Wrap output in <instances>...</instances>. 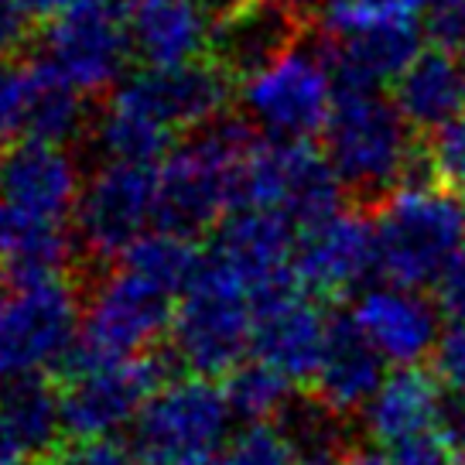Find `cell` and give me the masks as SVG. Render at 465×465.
Wrapping results in <instances>:
<instances>
[{
  "label": "cell",
  "instance_id": "cell-21",
  "mask_svg": "<svg viewBox=\"0 0 465 465\" xmlns=\"http://www.w3.org/2000/svg\"><path fill=\"white\" fill-rule=\"evenodd\" d=\"M383 363L387 360L360 332L352 315H339L332 319L329 346L319 363V373L312 380V404H319L335 421L363 414L387 380Z\"/></svg>",
  "mask_w": 465,
  "mask_h": 465
},
{
  "label": "cell",
  "instance_id": "cell-15",
  "mask_svg": "<svg viewBox=\"0 0 465 465\" xmlns=\"http://www.w3.org/2000/svg\"><path fill=\"white\" fill-rule=\"evenodd\" d=\"M332 335V319L322 312V305L308 291L284 284L271 291L257 305L253 322V360L271 366L288 383H308L319 373V363Z\"/></svg>",
  "mask_w": 465,
  "mask_h": 465
},
{
  "label": "cell",
  "instance_id": "cell-10",
  "mask_svg": "<svg viewBox=\"0 0 465 465\" xmlns=\"http://www.w3.org/2000/svg\"><path fill=\"white\" fill-rule=\"evenodd\" d=\"M161 383L151 356H89L75 349L62 387L65 435L75 441H116L137 424Z\"/></svg>",
  "mask_w": 465,
  "mask_h": 465
},
{
  "label": "cell",
  "instance_id": "cell-38",
  "mask_svg": "<svg viewBox=\"0 0 465 465\" xmlns=\"http://www.w3.org/2000/svg\"><path fill=\"white\" fill-rule=\"evenodd\" d=\"M349 451L342 449V441H332V445H312V449H302V459L298 465H346Z\"/></svg>",
  "mask_w": 465,
  "mask_h": 465
},
{
  "label": "cell",
  "instance_id": "cell-33",
  "mask_svg": "<svg viewBox=\"0 0 465 465\" xmlns=\"http://www.w3.org/2000/svg\"><path fill=\"white\" fill-rule=\"evenodd\" d=\"M424 35L441 52H465V0H431L424 11Z\"/></svg>",
  "mask_w": 465,
  "mask_h": 465
},
{
  "label": "cell",
  "instance_id": "cell-44",
  "mask_svg": "<svg viewBox=\"0 0 465 465\" xmlns=\"http://www.w3.org/2000/svg\"><path fill=\"white\" fill-rule=\"evenodd\" d=\"M7 281H11V277H7V271L0 267V305H4V298H7Z\"/></svg>",
  "mask_w": 465,
  "mask_h": 465
},
{
  "label": "cell",
  "instance_id": "cell-5",
  "mask_svg": "<svg viewBox=\"0 0 465 465\" xmlns=\"http://www.w3.org/2000/svg\"><path fill=\"white\" fill-rule=\"evenodd\" d=\"M261 294L250 288L216 253H203V263L178 298L172 322V352L189 377H230L243 363L253 342Z\"/></svg>",
  "mask_w": 465,
  "mask_h": 465
},
{
  "label": "cell",
  "instance_id": "cell-17",
  "mask_svg": "<svg viewBox=\"0 0 465 465\" xmlns=\"http://www.w3.org/2000/svg\"><path fill=\"white\" fill-rule=\"evenodd\" d=\"M349 315L380 356L401 370L428 360L441 342V308L418 288H401V284L363 288Z\"/></svg>",
  "mask_w": 465,
  "mask_h": 465
},
{
  "label": "cell",
  "instance_id": "cell-3",
  "mask_svg": "<svg viewBox=\"0 0 465 465\" xmlns=\"http://www.w3.org/2000/svg\"><path fill=\"white\" fill-rule=\"evenodd\" d=\"M253 147V127L243 116H223L174 144L158 164V230L189 240L213 226L219 230L240 209Z\"/></svg>",
  "mask_w": 465,
  "mask_h": 465
},
{
  "label": "cell",
  "instance_id": "cell-37",
  "mask_svg": "<svg viewBox=\"0 0 465 465\" xmlns=\"http://www.w3.org/2000/svg\"><path fill=\"white\" fill-rule=\"evenodd\" d=\"M31 25V11L25 0H0V58H7L25 42Z\"/></svg>",
  "mask_w": 465,
  "mask_h": 465
},
{
  "label": "cell",
  "instance_id": "cell-25",
  "mask_svg": "<svg viewBox=\"0 0 465 465\" xmlns=\"http://www.w3.org/2000/svg\"><path fill=\"white\" fill-rule=\"evenodd\" d=\"M393 103L418 134H435L465 114V65L451 52L431 48L393 83Z\"/></svg>",
  "mask_w": 465,
  "mask_h": 465
},
{
  "label": "cell",
  "instance_id": "cell-4",
  "mask_svg": "<svg viewBox=\"0 0 465 465\" xmlns=\"http://www.w3.org/2000/svg\"><path fill=\"white\" fill-rule=\"evenodd\" d=\"M322 137L325 158L342 189L352 192L366 209H377L404 189L411 172L424 164V144H418V131L404 120L397 103L366 89H339Z\"/></svg>",
  "mask_w": 465,
  "mask_h": 465
},
{
  "label": "cell",
  "instance_id": "cell-18",
  "mask_svg": "<svg viewBox=\"0 0 465 465\" xmlns=\"http://www.w3.org/2000/svg\"><path fill=\"white\" fill-rule=\"evenodd\" d=\"M325 62L332 69L335 89H366L397 83L421 55V28L414 21H383L342 35H325Z\"/></svg>",
  "mask_w": 465,
  "mask_h": 465
},
{
  "label": "cell",
  "instance_id": "cell-27",
  "mask_svg": "<svg viewBox=\"0 0 465 465\" xmlns=\"http://www.w3.org/2000/svg\"><path fill=\"white\" fill-rule=\"evenodd\" d=\"M31 65H35V89H31L28 137L25 141L69 144L89 124L86 96L73 83H65L52 65H45L42 58Z\"/></svg>",
  "mask_w": 465,
  "mask_h": 465
},
{
  "label": "cell",
  "instance_id": "cell-34",
  "mask_svg": "<svg viewBox=\"0 0 465 465\" xmlns=\"http://www.w3.org/2000/svg\"><path fill=\"white\" fill-rule=\"evenodd\" d=\"M435 363V373L441 377V383L459 393V397H465V322H451L449 329L441 332Z\"/></svg>",
  "mask_w": 465,
  "mask_h": 465
},
{
  "label": "cell",
  "instance_id": "cell-41",
  "mask_svg": "<svg viewBox=\"0 0 465 465\" xmlns=\"http://www.w3.org/2000/svg\"><path fill=\"white\" fill-rule=\"evenodd\" d=\"M451 465H465V414L451 428Z\"/></svg>",
  "mask_w": 465,
  "mask_h": 465
},
{
  "label": "cell",
  "instance_id": "cell-22",
  "mask_svg": "<svg viewBox=\"0 0 465 465\" xmlns=\"http://www.w3.org/2000/svg\"><path fill=\"white\" fill-rule=\"evenodd\" d=\"M360 421L366 438L383 451L411 438L445 431V383L424 366H404L383 380Z\"/></svg>",
  "mask_w": 465,
  "mask_h": 465
},
{
  "label": "cell",
  "instance_id": "cell-14",
  "mask_svg": "<svg viewBox=\"0 0 465 465\" xmlns=\"http://www.w3.org/2000/svg\"><path fill=\"white\" fill-rule=\"evenodd\" d=\"M377 271V230L363 209H339L298 232L294 284L312 298H342Z\"/></svg>",
  "mask_w": 465,
  "mask_h": 465
},
{
  "label": "cell",
  "instance_id": "cell-11",
  "mask_svg": "<svg viewBox=\"0 0 465 465\" xmlns=\"http://www.w3.org/2000/svg\"><path fill=\"white\" fill-rule=\"evenodd\" d=\"M158 230V164L100 161L83 182L73 213L75 247L93 257H124Z\"/></svg>",
  "mask_w": 465,
  "mask_h": 465
},
{
  "label": "cell",
  "instance_id": "cell-32",
  "mask_svg": "<svg viewBox=\"0 0 465 465\" xmlns=\"http://www.w3.org/2000/svg\"><path fill=\"white\" fill-rule=\"evenodd\" d=\"M424 172L441 189L465 192V114L435 131L424 144Z\"/></svg>",
  "mask_w": 465,
  "mask_h": 465
},
{
  "label": "cell",
  "instance_id": "cell-20",
  "mask_svg": "<svg viewBox=\"0 0 465 465\" xmlns=\"http://www.w3.org/2000/svg\"><path fill=\"white\" fill-rule=\"evenodd\" d=\"M294 247H298V230L291 223L271 216L263 209L240 205L216 230L209 253H216L219 261L232 267L261 298H267L271 291L294 281L291 274Z\"/></svg>",
  "mask_w": 465,
  "mask_h": 465
},
{
  "label": "cell",
  "instance_id": "cell-7",
  "mask_svg": "<svg viewBox=\"0 0 465 465\" xmlns=\"http://www.w3.org/2000/svg\"><path fill=\"white\" fill-rule=\"evenodd\" d=\"M232 407L216 380H164L131 428L134 465H213L232 438Z\"/></svg>",
  "mask_w": 465,
  "mask_h": 465
},
{
  "label": "cell",
  "instance_id": "cell-19",
  "mask_svg": "<svg viewBox=\"0 0 465 465\" xmlns=\"http://www.w3.org/2000/svg\"><path fill=\"white\" fill-rule=\"evenodd\" d=\"M134 58L144 69H182L205 62L216 38V15L203 0H134L127 7Z\"/></svg>",
  "mask_w": 465,
  "mask_h": 465
},
{
  "label": "cell",
  "instance_id": "cell-26",
  "mask_svg": "<svg viewBox=\"0 0 465 465\" xmlns=\"http://www.w3.org/2000/svg\"><path fill=\"white\" fill-rule=\"evenodd\" d=\"M75 243L65 226L38 223L0 203V267L11 284H38L69 277Z\"/></svg>",
  "mask_w": 465,
  "mask_h": 465
},
{
  "label": "cell",
  "instance_id": "cell-6",
  "mask_svg": "<svg viewBox=\"0 0 465 465\" xmlns=\"http://www.w3.org/2000/svg\"><path fill=\"white\" fill-rule=\"evenodd\" d=\"M373 213L377 274L387 277V284L418 291L438 284L445 267L465 250L462 195L435 182H407Z\"/></svg>",
  "mask_w": 465,
  "mask_h": 465
},
{
  "label": "cell",
  "instance_id": "cell-24",
  "mask_svg": "<svg viewBox=\"0 0 465 465\" xmlns=\"http://www.w3.org/2000/svg\"><path fill=\"white\" fill-rule=\"evenodd\" d=\"M62 435V391L45 377H25L0 391V465L42 462Z\"/></svg>",
  "mask_w": 465,
  "mask_h": 465
},
{
  "label": "cell",
  "instance_id": "cell-39",
  "mask_svg": "<svg viewBox=\"0 0 465 465\" xmlns=\"http://www.w3.org/2000/svg\"><path fill=\"white\" fill-rule=\"evenodd\" d=\"M75 0H25V7L31 11V17H55L65 7H73Z\"/></svg>",
  "mask_w": 465,
  "mask_h": 465
},
{
  "label": "cell",
  "instance_id": "cell-35",
  "mask_svg": "<svg viewBox=\"0 0 465 465\" xmlns=\"http://www.w3.org/2000/svg\"><path fill=\"white\" fill-rule=\"evenodd\" d=\"M435 298H438V308L451 322H465V250L445 267V274L438 277Z\"/></svg>",
  "mask_w": 465,
  "mask_h": 465
},
{
  "label": "cell",
  "instance_id": "cell-12",
  "mask_svg": "<svg viewBox=\"0 0 465 465\" xmlns=\"http://www.w3.org/2000/svg\"><path fill=\"white\" fill-rule=\"evenodd\" d=\"M131 58V25L120 0H75L42 31V62L83 96L114 93L127 79Z\"/></svg>",
  "mask_w": 465,
  "mask_h": 465
},
{
  "label": "cell",
  "instance_id": "cell-23",
  "mask_svg": "<svg viewBox=\"0 0 465 465\" xmlns=\"http://www.w3.org/2000/svg\"><path fill=\"white\" fill-rule=\"evenodd\" d=\"M302 38V17L271 0H250L247 7L216 21L213 62L232 79H250L291 52Z\"/></svg>",
  "mask_w": 465,
  "mask_h": 465
},
{
  "label": "cell",
  "instance_id": "cell-8",
  "mask_svg": "<svg viewBox=\"0 0 465 465\" xmlns=\"http://www.w3.org/2000/svg\"><path fill=\"white\" fill-rule=\"evenodd\" d=\"M83 339V302L69 277L15 284L0 305V391L25 377H45L69 360Z\"/></svg>",
  "mask_w": 465,
  "mask_h": 465
},
{
  "label": "cell",
  "instance_id": "cell-31",
  "mask_svg": "<svg viewBox=\"0 0 465 465\" xmlns=\"http://www.w3.org/2000/svg\"><path fill=\"white\" fill-rule=\"evenodd\" d=\"M428 4L431 0H332L322 15V31L342 35L383 21H414V15L428 11Z\"/></svg>",
  "mask_w": 465,
  "mask_h": 465
},
{
  "label": "cell",
  "instance_id": "cell-16",
  "mask_svg": "<svg viewBox=\"0 0 465 465\" xmlns=\"http://www.w3.org/2000/svg\"><path fill=\"white\" fill-rule=\"evenodd\" d=\"M83 182V164L69 144L17 141L0 151V203L28 219L65 226L75 213Z\"/></svg>",
  "mask_w": 465,
  "mask_h": 465
},
{
  "label": "cell",
  "instance_id": "cell-1",
  "mask_svg": "<svg viewBox=\"0 0 465 465\" xmlns=\"http://www.w3.org/2000/svg\"><path fill=\"white\" fill-rule=\"evenodd\" d=\"M203 263L189 236L147 232L83 302L79 352L89 356H147L161 335L172 332L174 308Z\"/></svg>",
  "mask_w": 465,
  "mask_h": 465
},
{
  "label": "cell",
  "instance_id": "cell-43",
  "mask_svg": "<svg viewBox=\"0 0 465 465\" xmlns=\"http://www.w3.org/2000/svg\"><path fill=\"white\" fill-rule=\"evenodd\" d=\"M203 4L216 15V21H219V17H226V15H232V11H240V7H247L250 0H203Z\"/></svg>",
  "mask_w": 465,
  "mask_h": 465
},
{
  "label": "cell",
  "instance_id": "cell-28",
  "mask_svg": "<svg viewBox=\"0 0 465 465\" xmlns=\"http://www.w3.org/2000/svg\"><path fill=\"white\" fill-rule=\"evenodd\" d=\"M291 387L294 383H288L271 366L250 360V363H240L226 377L223 393L232 407V418H240L243 424H263L288 414Z\"/></svg>",
  "mask_w": 465,
  "mask_h": 465
},
{
  "label": "cell",
  "instance_id": "cell-9",
  "mask_svg": "<svg viewBox=\"0 0 465 465\" xmlns=\"http://www.w3.org/2000/svg\"><path fill=\"white\" fill-rule=\"evenodd\" d=\"M335 79L322 48L294 45L240 86V110L267 141H308L325 134L335 110Z\"/></svg>",
  "mask_w": 465,
  "mask_h": 465
},
{
  "label": "cell",
  "instance_id": "cell-30",
  "mask_svg": "<svg viewBox=\"0 0 465 465\" xmlns=\"http://www.w3.org/2000/svg\"><path fill=\"white\" fill-rule=\"evenodd\" d=\"M31 89H35V65L0 58V151L28 137Z\"/></svg>",
  "mask_w": 465,
  "mask_h": 465
},
{
  "label": "cell",
  "instance_id": "cell-13",
  "mask_svg": "<svg viewBox=\"0 0 465 465\" xmlns=\"http://www.w3.org/2000/svg\"><path fill=\"white\" fill-rule=\"evenodd\" d=\"M342 182L325 151L308 141L257 144L243 172L240 205L281 216L302 232L342 209Z\"/></svg>",
  "mask_w": 465,
  "mask_h": 465
},
{
  "label": "cell",
  "instance_id": "cell-2",
  "mask_svg": "<svg viewBox=\"0 0 465 465\" xmlns=\"http://www.w3.org/2000/svg\"><path fill=\"white\" fill-rule=\"evenodd\" d=\"M232 75L216 62L182 69H137L110 93L93 120V144L103 161L161 164L178 134H199L226 116Z\"/></svg>",
  "mask_w": 465,
  "mask_h": 465
},
{
  "label": "cell",
  "instance_id": "cell-40",
  "mask_svg": "<svg viewBox=\"0 0 465 465\" xmlns=\"http://www.w3.org/2000/svg\"><path fill=\"white\" fill-rule=\"evenodd\" d=\"M346 465H393L387 459V451L380 449H352L346 455Z\"/></svg>",
  "mask_w": 465,
  "mask_h": 465
},
{
  "label": "cell",
  "instance_id": "cell-29",
  "mask_svg": "<svg viewBox=\"0 0 465 465\" xmlns=\"http://www.w3.org/2000/svg\"><path fill=\"white\" fill-rule=\"evenodd\" d=\"M302 445L294 441L284 421L243 424L232 431L226 449L213 465H298Z\"/></svg>",
  "mask_w": 465,
  "mask_h": 465
},
{
  "label": "cell",
  "instance_id": "cell-36",
  "mask_svg": "<svg viewBox=\"0 0 465 465\" xmlns=\"http://www.w3.org/2000/svg\"><path fill=\"white\" fill-rule=\"evenodd\" d=\"M55 465H134L131 451L116 441H75Z\"/></svg>",
  "mask_w": 465,
  "mask_h": 465
},
{
  "label": "cell",
  "instance_id": "cell-42",
  "mask_svg": "<svg viewBox=\"0 0 465 465\" xmlns=\"http://www.w3.org/2000/svg\"><path fill=\"white\" fill-rule=\"evenodd\" d=\"M271 4H281L284 11H291V15H312V11H319V7H325V4H332V0H271Z\"/></svg>",
  "mask_w": 465,
  "mask_h": 465
}]
</instances>
